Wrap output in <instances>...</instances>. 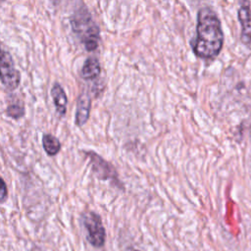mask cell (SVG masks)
<instances>
[{"label":"cell","mask_w":251,"mask_h":251,"mask_svg":"<svg viewBox=\"0 0 251 251\" xmlns=\"http://www.w3.org/2000/svg\"><path fill=\"white\" fill-rule=\"evenodd\" d=\"M224 45L221 21L210 7L199 9L196 20V36L191 42L194 55L204 60H214Z\"/></svg>","instance_id":"6da1fadb"},{"label":"cell","mask_w":251,"mask_h":251,"mask_svg":"<svg viewBox=\"0 0 251 251\" xmlns=\"http://www.w3.org/2000/svg\"><path fill=\"white\" fill-rule=\"evenodd\" d=\"M70 23L74 33L87 51L97 49L100 41V30L83 4H79L75 9Z\"/></svg>","instance_id":"7a4b0ae2"},{"label":"cell","mask_w":251,"mask_h":251,"mask_svg":"<svg viewBox=\"0 0 251 251\" xmlns=\"http://www.w3.org/2000/svg\"><path fill=\"white\" fill-rule=\"evenodd\" d=\"M84 153L88 158L91 170L97 178L101 180H110L119 189L124 190L125 187L119 178L118 172L111 163L103 159L94 151H85Z\"/></svg>","instance_id":"3957f363"},{"label":"cell","mask_w":251,"mask_h":251,"mask_svg":"<svg viewBox=\"0 0 251 251\" xmlns=\"http://www.w3.org/2000/svg\"><path fill=\"white\" fill-rule=\"evenodd\" d=\"M82 223L87 233L86 238L88 242L93 247H103L106 241V231L101 217L97 213L89 211L82 215Z\"/></svg>","instance_id":"277c9868"},{"label":"cell","mask_w":251,"mask_h":251,"mask_svg":"<svg viewBox=\"0 0 251 251\" xmlns=\"http://www.w3.org/2000/svg\"><path fill=\"white\" fill-rule=\"evenodd\" d=\"M0 81L9 90L17 89L21 81L20 72L16 69L13 58L7 51H4L0 64Z\"/></svg>","instance_id":"5b68a950"},{"label":"cell","mask_w":251,"mask_h":251,"mask_svg":"<svg viewBox=\"0 0 251 251\" xmlns=\"http://www.w3.org/2000/svg\"><path fill=\"white\" fill-rule=\"evenodd\" d=\"M237 18L241 26L240 41L251 51V7L249 0L240 1Z\"/></svg>","instance_id":"8992f818"},{"label":"cell","mask_w":251,"mask_h":251,"mask_svg":"<svg viewBox=\"0 0 251 251\" xmlns=\"http://www.w3.org/2000/svg\"><path fill=\"white\" fill-rule=\"evenodd\" d=\"M91 109V98L87 92H82L76 102L75 122L77 126H82L86 124Z\"/></svg>","instance_id":"52a82bcc"},{"label":"cell","mask_w":251,"mask_h":251,"mask_svg":"<svg viewBox=\"0 0 251 251\" xmlns=\"http://www.w3.org/2000/svg\"><path fill=\"white\" fill-rule=\"evenodd\" d=\"M51 97L53 99L57 114L60 117H64L67 113L68 98L64 88L58 82H55L51 88Z\"/></svg>","instance_id":"ba28073f"},{"label":"cell","mask_w":251,"mask_h":251,"mask_svg":"<svg viewBox=\"0 0 251 251\" xmlns=\"http://www.w3.org/2000/svg\"><path fill=\"white\" fill-rule=\"evenodd\" d=\"M101 73L100 63L95 57H89L83 63L81 69V77L85 80H92L99 76Z\"/></svg>","instance_id":"9c48e42d"},{"label":"cell","mask_w":251,"mask_h":251,"mask_svg":"<svg viewBox=\"0 0 251 251\" xmlns=\"http://www.w3.org/2000/svg\"><path fill=\"white\" fill-rule=\"evenodd\" d=\"M42 146L44 151L49 156L57 155L61 150L60 140L52 134L45 133L42 136Z\"/></svg>","instance_id":"30bf717a"},{"label":"cell","mask_w":251,"mask_h":251,"mask_svg":"<svg viewBox=\"0 0 251 251\" xmlns=\"http://www.w3.org/2000/svg\"><path fill=\"white\" fill-rule=\"evenodd\" d=\"M7 116L14 119L19 120L25 115V107L20 103H12L7 107Z\"/></svg>","instance_id":"8fae6325"},{"label":"cell","mask_w":251,"mask_h":251,"mask_svg":"<svg viewBox=\"0 0 251 251\" xmlns=\"http://www.w3.org/2000/svg\"><path fill=\"white\" fill-rule=\"evenodd\" d=\"M8 197V188L4 179L0 176V204L4 203Z\"/></svg>","instance_id":"7c38bea8"},{"label":"cell","mask_w":251,"mask_h":251,"mask_svg":"<svg viewBox=\"0 0 251 251\" xmlns=\"http://www.w3.org/2000/svg\"><path fill=\"white\" fill-rule=\"evenodd\" d=\"M28 251H44V250L41 249V248L38 247V246H33V247L30 248Z\"/></svg>","instance_id":"4fadbf2b"},{"label":"cell","mask_w":251,"mask_h":251,"mask_svg":"<svg viewBox=\"0 0 251 251\" xmlns=\"http://www.w3.org/2000/svg\"><path fill=\"white\" fill-rule=\"evenodd\" d=\"M3 54H4V50L1 49V45H0V64H1V61H2V58H3Z\"/></svg>","instance_id":"5bb4252c"},{"label":"cell","mask_w":251,"mask_h":251,"mask_svg":"<svg viewBox=\"0 0 251 251\" xmlns=\"http://www.w3.org/2000/svg\"><path fill=\"white\" fill-rule=\"evenodd\" d=\"M126 251H140V250H137V249H135V248L129 247V248H127V249H126Z\"/></svg>","instance_id":"9a60e30c"},{"label":"cell","mask_w":251,"mask_h":251,"mask_svg":"<svg viewBox=\"0 0 251 251\" xmlns=\"http://www.w3.org/2000/svg\"><path fill=\"white\" fill-rule=\"evenodd\" d=\"M51 1L53 2V4H54V5H56V4L58 3V1H59V0H51Z\"/></svg>","instance_id":"2e32d148"},{"label":"cell","mask_w":251,"mask_h":251,"mask_svg":"<svg viewBox=\"0 0 251 251\" xmlns=\"http://www.w3.org/2000/svg\"><path fill=\"white\" fill-rule=\"evenodd\" d=\"M3 1H5V0H0V2H3Z\"/></svg>","instance_id":"e0dca14e"}]
</instances>
